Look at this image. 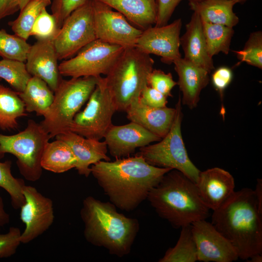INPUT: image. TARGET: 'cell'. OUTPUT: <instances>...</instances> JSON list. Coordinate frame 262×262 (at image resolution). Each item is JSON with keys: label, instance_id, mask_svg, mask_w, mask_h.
<instances>
[{"label": "cell", "instance_id": "7a4b0ae2", "mask_svg": "<svg viewBox=\"0 0 262 262\" xmlns=\"http://www.w3.org/2000/svg\"><path fill=\"white\" fill-rule=\"evenodd\" d=\"M211 223L247 260L262 253V211L254 190L244 188L213 211Z\"/></svg>", "mask_w": 262, "mask_h": 262}, {"label": "cell", "instance_id": "ab89813d", "mask_svg": "<svg viewBox=\"0 0 262 262\" xmlns=\"http://www.w3.org/2000/svg\"><path fill=\"white\" fill-rule=\"evenodd\" d=\"M157 18L156 26L167 24L176 8L182 0H156Z\"/></svg>", "mask_w": 262, "mask_h": 262}, {"label": "cell", "instance_id": "603a6c76", "mask_svg": "<svg viewBox=\"0 0 262 262\" xmlns=\"http://www.w3.org/2000/svg\"><path fill=\"white\" fill-rule=\"evenodd\" d=\"M123 15L131 24L143 31L155 25L156 0H98Z\"/></svg>", "mask_w": 262, "mask_h": 262}, {"label": "cell", "instance_id": "d4e9b609", "mask_svg": "<svg viewBox=\"0 0 262 262\" xmlns=\"http://www.w3.org/2000/svg\"><path fill=\"white\" fill-rule=\"evenodd\" d=\"M26 112L44 116L54 99V92L42 79L32 76L23 91L18 93Z\"/></svg>", "mask_w": 262, "mask_h": 262}, {"label": "cell", "instance_id": "cb8c5ba5", "mask_svg": "<svg viewBox=\"0 0 262 262\" xmlns=\"http://www.w3.org/2000/svg\"><path fill=\"white\" fill-rule=\"evenodd\" d=\"M238 3V0H199L189 1V5L202 21L233 28L239 21L233 10Z\"/></svg>", "mask_w": 262, "mask_h": 262}, {"label": "cell", "instance_id": "9a60e30c", "mask_svg": "<svg viewBox=\"0 0 262 262\" xmlns=\"http://www.w3.org/2000/svg\"><path fill=\"white\" fill-rule=\"evenodd\" d=\"M197 250V261L203 262H232L239 259L231 244L206 219L191 224Z\"/></svg>", "mask_w": 262, "mask_h": 262}, {"label": "cell", "instance_id": "e575fe53", "mask_svg": "<svg viewBox=\"0 0 262 262\" xmlns=\"http://www.w3.org/2000/svg\"><path fill=\"white\" fill-rule=\"evenodd\" d=\"M59 30L55 17L52 14L48 13L45 8L35 21L30 36H33L36 40L54 39Z\"/></svg>", "mask_w": 262, "mask_h": 262}, {"label": "cell", "instance_id": "2e32d148", "mask_svg": "<svg viewBox=\"0 0 262 262\" xmlns=\"http://www.w3.org/2000/svg\"><path fill=\"white\" fill-rule=\"evenodd\" d=\"M104 138L110 154L115 159L129 156L140 148L161 138L133 122L124 125L112 124Z\"/></svg>", "mask_w": 262, "mask_h": 262}, {"label": "cell", "instance_id": "e0dca14e", "mask_svg": "<svg viewBox=\"0 0 262 262\" xmlns=\"http://www.w3.org/2000/svg\"><path fill=\"white\" fill-rule=\"evenodd\" d=\"M53 38L37 40L31 46L25 61L28 72L48 85L54 92L62 79Z\"/></svg>", "mask_w": 262, "mask_h": 262}, {"label": "cell", "instance_id": "f546056e", "mask_svg": "<svg viewBox=\"0 0 262 262\" xmlns=\"http://www.w3.org/2000/svg\"><path fill=\"white\" fill-rule=\"evenodd\" d=\"M50 4L51 0H31L20 10L17 18L9 21L8 25L15 34L27 41L37 17Z\"/></svg>", "mask_w": 262, "mask_h": 262}, {"label": "cell", "instance_id": "b9f144b4", "mask_svg": "<svg viewBox=\"0 0 262 262\" xmlns=\"http://www.w3.org/2000/svg\"><path fill=\"white\" fill-rule=\"evenodd\" d=\"M19 10L17 0H0V21Z\"/></svg>", "mask_w": 262, "mask_h": 262}, {"label": "cell", "instance_id": "6da1fadb", "mask_svg": "<svg viewBox=\"0 0 262 262\" xmlns=\"http://www.w3.org/2000/svg\"><path fill=\"white\" fill-rule=\"evenodd\" d=\"M90 169L110 202L126 212L135 210L147 199L150 190L172 170L153 166L136 154L114 161H100Z\"/></svg>", "mask_w": 262, "mask_h": 262}, {"label": "cell", "instance_id": "8fae6325", "mask_svg": "<svg viewBox=\"0 0 262 262\" xmlns=\"http://www.w3.org/2000/svg\"><path fill=\"white\" fill-rule=\"evenodd\" d=\"M95 39L92 2L87 0L65 19L53 39L59 60L73 57Z\"/></svg>", "mask_w": 262, "mask_h": 262}, {"label": "cell", "instance_id": "74e56055", "mask_svg": "<svg viewBox=\"0 0 262 262\" xmlns=\"http://www.w3.org/2000/svg\"><path fill=\"white\" fill-rule=\"evenodd\" d=\"M87 0H51V14L55 17L60 29L65 19Z\"/></svg>", "mask_w": 262, "mask_h": 262}, {"label": "cell", "instance_id": "ac0fdd59", "mask_svg": "<svg viewBox=\"0 0 262 262\" xmlns=\"http://www.w3.org/2000/svg\"><path fill=\"white\" fill-rule=\"evenodd\" d=\"M196 184L202 201L213 211L219 208L235 191V181L232 175L218 167L200 171Z\"/></svg>", "mask_w": 262, "mask_h": 262}, {"label": "cell", "instance_id": "4fadbf2b", "mask_svg": "<svg viewBox=\"0 0 262 262\" xmlns=\"http://www.w3.org/2000/svg\"><path fill=\"white\" fill-rule=\"evenodd\" d=\"M25 201L20 207V218L25 228L21 233V244H28L46 232L54 219L53 201L34 187L24 186Z\"/></svg>", "mask_w": 262, "mask_h": 262}, {"label": "cell", "instance_id": "836d02e7", "mask_svg": "<svg viewBox=\"0 0 262 262\" xmlns=\"http://www.w3.org/2000/svg\"><path fill=\"white\" fill-rule=\"evenodd\" d=\"M240 64L245 62L247 64L262 68V32L261 31L251 33L244 48L234 51Z\"/></svg>", "mask_w": 262, "mask_h": 262}, {"label": "cell", "instance_id": "c3c4849f", "mask_svg": "<svg viewBox=\"0 0 262 262\" xmlns=\"http://www.w3.org/2000/svg\"></svg>", "mask_w": 262, "mask_h": 262}, {"label": "cell", "instance_id": "d6986e66", "mask_svg": "<svg viewBox=\"0 0 262 262\" xmlns=\"http://www.w3.org/2000/svg\"><path fill=\"white\" fill-rule=\"evenodd\" d=\"M55 138L69 146L77 160L75 168L81 175L88 177L92 164L100 161H111L107 155L108 148L105 141L86 138L70 131L60 133Z\"/></svg>", "mask_w": 262, "mask_h": 262}, {"label": "cell", "instance_id": "7bdbcfd3", "mask_svg": "<svg viewBox=\"0 0 262 262\" xmlns=\"http://www.w3.org/2000/svg\"><path fill=\"white\" fill-rule=\"evenodd\" d=\"M10 222V215L6 212L2 197L0 194V228L8 224Z\"/></svg>", "mask_w": 262, "mask_h": 262}, {"label": "cell", "instance_id": "83f0119b", "mask_svg": "<svg viewBox=\"0 0 262 262\" xmlns=\"http://www.w3.org/2000/svg\"><path fill=\"white\" fill-rule=\"evenodd\" d=\"M159 262H195L197 250L191 229V225L181 228L179 238L173 247L168 248Z\"/></svg>", "mask_w": 262, "mask_h": 262}, {"label": "cell", "instance_id": "7dc6e473", "mask_svg": "<svg viewBox=\"0 0 262 262\" xmlns=\"http://www.w3.org/2000/svg\"><path fill=\"white\" fill-rule=\"evenodd\" d=\"M188 1H195L199 0H188ZM239 1V3H244L248 0H238Z\"/></svg>", "mask_w": 262, "mask_h": 262}, {"label": "cell", "instance_id": "7c38bea8", "mask_svg": "<svg viewBox=\"0 0 262 262\" xmlns=\"http://www.w3.org/2000/svg\"><path fill=\"white\" fill-rule=\"evenodd\" d=\"M92 2L96 39L124 49L135 47L142 31L106 4L98 0Z\"/></svg>", "mask_w": 262, "mask_h": 262}, {"label": "cell", "instance_id": "5b68a950", "mask_svg": "<svg viewBox=\"0 0 262 262\" xmlns=\"http://www.w3.org/2000/svg\"><path fill=\"white\" fill-rule=\"evenodd\" d=\"M154 61L150 55L135 47L125 49L104 77L117 111L125 112L131 103L139 99L147 85Z\"/></svg>", "mask_w": 262, "mask_h": 262}, {"label": "cell", "instance_id": "ee69618b", "mask_svg": "<svg viewBox=\"0 0 262 262\" xmlns=\"http://www.w3.org/2000/svg\"><path fill=\"white\" fill-rule=\"evenodd\" d=\"M256 196L259 207L261 211H262V179H257V184L255 189L254 190Z\"/></svg>", "mask_w": 262, "mask_h": 262}, {"label": "cell", "instance_id": "8992f818", "mask_svg": "<svg viewBox=\"0 0 262 262\" xmlns=\"http://www.w3.org/2000/svg\"><path fill=\"white\" fill-rule=\"evenodd\" d=\"M98 77L62 79L54 92V99L40 122L51 138L69 131L76 114L89 99Z\"/></svg>", "mask_w": 262, "mask_h": 262}, {"label": "cell", "instance_id": "44dd1931", "mask_svg": "<svg viewBox=\"0 0 262 262\" xmlns=\"http://www.w3.org/2000/svg\"><path fill=\"white\" fill-rule=\"evenodd\" d=\"M127 118L160 138L169 131L174 119L176 108H155L144 105L139 99L133 102L125 112Z\"/></svg>", "mask_w": 262, "mask_h": 262}, {"label": "cell", "instance_id": "f35d334b", "mask_svg": "<svg viewBox=\"0 0 262 262\" xmlns=\"http://www.w3.org/2000/svg\"><path fill=\"white\" fill-rule=\"evenodd\" d=\"M167 98L158 91L147 85L142 90L139 101L149 107L163 108L166 106L168 102Z\"/></svg>", "mask_w": 262, "mask_h": 262}, {"label": "cell", "instance_id": "8d00e7d4", "mask_svg": "<svg viewBox=\"0 0 262 262\" xmlns=\"http://www.w3.org/2000/svg\"><path fill=\"white\" fill-rule=\"evenodd\" d=\"M21 231L17 227H12L8 231L0 234V259L14 255L21 243Z\"/></svg>", "mask_w": 262, "mask_h": 262}, {"label": "cell", "instance_id": "d6a6232c", "mask_svg": "<svg viewBox=\"0 0 262 262\" xmlns=\"http://www.w3.org/2000/svg\"><path fill=\"white\" fill-rule=\"evenodd\" d=\"M31 46L19 36L0 29V56L3 59L25 62Z\"/></svg>", "mask_w": 262, "mask_h": 262}, {"label": "cell", "instance_id": "5bb4252c", "mask_svg": "<svg viewBox=\"0 0 262 262\" xmlns=\"http://www.w3.org/2000/svg\"><path fill=\"white\" fill-rule=\"evenodd\" d=\"M181 18L169 24L151 26L142 32L136 42L135 48L140 51L161 58V61L171 65L181 57L180 52Z\"/></svg>", "mask_w": 262, "mask_h": 262}, {"label": "cell", "instance_id": "484cf974", "mask_svg": "<svg viewBox=\"0 0 262 262\" xmlns=\"http://www.w3.org/2000/svg\"><path fill=\"white\" fill-rule=\"evenodd\" d=\"M76 163V158L69 146L57 139L47 144L41 162L43 169L55 173H64L75 168Z\"/></svg>", "mask_w": 262, "mask_h": 262}, {"label": "cell", "instance_id": "f6af8a7d", "mask_svg": "<svg viewBox=\"0 0 262 262\" xmlns=\"http://www.w3.org/2000/svg\"><path fill=\"white\" fill-rule=\"evenodd\" d=\"M247 260V261L249 262H262V255L260 253L256 254L252 256Z\"/></svg>", "mask_w": 262, "mask_h": 262}, {"label": "cell", "instance_id": "ffe728a7", "mask_svg": "<svg viewBox=\"0 0 262 262\" xmlns=\"http://www.w3.org/2000/svg\"><path fill=\"white\" fill-rule=\"evenodd\" d=\"M173 64L178 76L177 83L182 94L181 104L190 109L195 108L199 101L201 91L209 83L210 73L182 57Z\"/></svg>", "mask_w": 262, "mask_h": 262}, {"label": "cell", "instance_id": "52a82bcc", "mask_svg": "<svg viewBox=\"0 0 262 262\" xmlns=\"http://www.w3.org/2000/svg\"><path fill=\"white\" fill-rule=\"evenodd\" d=\"M175 108L174 119L167 134L158 143L140 148L136 154L153 166L177 170L196 183L200 171L189 157L182 138L183 113L180 96Z\"/></svg>", "mask_w": 262, "mask_h": 262}, {"label": "cell", "instance_id": "60d3db41", "mask_svg": "<svg viewBox=\"0 0 262 262\" xmlns=\"http://www.w3.org/2000/svg\"><path fill=\"white\" fill-rule=\"evenodd\" d=\"M233 78L231 69L226 66L216 69L212 75V82L214 88L219 92L222 99L223 93L229 85Z\"/></svg>", "mask_w": 262, "mask_h": 262}, {"label": "cell", "instance_id": "bcb514c9", "mask_svg": "<svg viewBox=\"0 0 262 262\" xmlns=\"http://www.w3.org/2000/svg\"><path fill=\"white\" fill-rule=\"evenodd\" d=\"M31 0H17L20 10L22 9Z\"/></svg>", "mask_w": 262, "mask_h": 262}, {"label": "cell", "instance_id": "4316f807", "mask_svg": "<svg viewBox=\"0 0 262 262\" xmlns=\"http://www.w3.org/2000/svg\"><path fill=\"white\" fill-rule=\"evenodd\" d=\"M26 112L18 93L0 83V130L17 129V119L26 116Z\"/></svg>", "mask_w": 262, "mask_h": 262}, {"label": "cell", "instance_id": "3957f363", "mask_svg": "<svg viewBox=\"0 0 262 262\" xmlns=\"http://www.w3.org/2000/svg\"><path fill=\"white\" fill-rule=\"evenodd\" d=\"M116 208L111 202L88 196L82 201L80 215L87 242L121 258L131 252L140 225L137 219L119 213Z\"/></svg>", "mask_w": 262, "mask_h": 262}, {"label": "cell", "instance_id": "30bf717a", "mask_svg": "<svg viewBox=\"0 0 262 262\" xmlns=\"http://www.w3.org/2000/svg\"><path fill=\"white\" fill-rule=\"evenodd\" d=\"M124 49L96 39L73 57L62 61L59 65L60 74L71 78L106 75Z\"/></svg>", "mask_w": 262, "mask_h": 262}, {"label": "cell", "instance_id": "d590c367", "mask_svg": "<svg viewBox=\"0 0 262 262\" xmlns=\"http://www.w3.org/2000/svg\"><path fill=\"white\" fill-rule=\"evenodd\" d=\"M148 85L158 91L167 98L172 97L171 91L177 83L171 73H166L161 69H153L147 79Z\"/></svg>", "mask_w": 262, "mask_h": 262}, {"label": "cell", "instance_id": "4dcf8cb0", "mask_svg": "<svg viewBox=\"0 0 262 262\" xmlns=\"http://www.w3.org/2000/svg\"><path fill=\"white\" fill-rule=\"evenodd\" d=\"M31 77L25 62L7 59L0 60V79L6 81L16 92L23 91Z\"/></svg>", "mask_w": 262, "mask_h": 262}, {"label": "cell", "instance_id": "1f68e13d", "mask_svg": "<svg viewBox=\"0 0 262 262\" xmlns=\"http://www.w3.org/2000/svg\"><path fill=\"white\" fill-rule=\"evenodd\" d=\"M11 165L10 161L0 162V187L6 191L10 196L13 207L18 209L25 201L22 190L25 184L22 179L16 178L13 176Z\"/></svg>", "mask_w": 262, "mask_h": 262}, {"label": "cell", "instance_id": "f1b7e54d", "mask_svg": "<svg viewBox=\"0 0 262 262\" xmlns=\"http://www.w3.org/2000/svg\"><path fill=\"white\" fill-rule=\"evenodd\" d=\"M207 51L213 58L222 52L228 54L234 31L233 28L202 21Z\"/></svg>", "mask_w": 262, "mask_h": 262}, {"label": "cell", "instance_id": "ba28073f", "mask_svg": "<svg viewBox=\"0 0 262 262\" xmlns=\"http://www.w3.org/2000/svg\"><path fill=\"white\" fill-rule=\"evenodd\" d=\"M50 139L40 123L30 119L22 131L11 135L0 133V158L5 153L14 155L21 175L27 180L36 181L42 174V155Z\"/></svg>", "mask_w": 262, "mask_h": 262}, {"label": "cell", "instance_id": "277c9868", "mask_svg": "<svg viewBox=\"0 0 262 262\" xmlns=\"http://www.w3.org/2000/svg\"><path fill=\"white\" fill-rule=\"evenodd\" d=\"M147 199L157 214L175 228L206 219L209 215L210 209L202 201L196 184L177 170L165 173Z\"/></svg>", "mask_w": 262, "mask_h": 262}, {"label": "cell", "instance_id": "7402d4cb", "mask_svg": "<svg viewBox=\"0 0 262 262\" xmlns=\"http://www.w3.org/2000/svg\"><path fill=\"white\" fill-rule=\"evenodd\" d=\"M185 32L180 37V45L184 51V59L198 66L209 73L214 69L213 58L208 54L202 21L195 12L185 25Z\"/></svg>", "mask_w": 262, "mask_h": 262}, {"label": "cell", "instance_id": "9c48e42d", "mask_svg": "<svg viewBox=\"0 0 262 262\" xmlns=\"http://www.w3.org/2000/svg\"><path fill=\"white\" fill-rule=\"evenodd\" d=\"M116 111L104 77L99 76L85 108L76 114L69 131L86 138L100 140L113 124L112 117Z\"/></svg>", "mask_w": 262, "mask_h": 262}]
</instances>
